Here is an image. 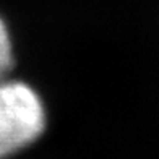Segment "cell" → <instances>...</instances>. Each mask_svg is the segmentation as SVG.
Wrapping results in <instances>:
<instances>
[{"instance_id":"1","label":"cell","mask_w":159,"mask_h":159,"mask_svg":"<svg viewBox=\"0 0 159 159\" xmlns=\"http://www.w3.org/2000/svg\"><path fill=\"white\" fill-rule=\"evenodd\" d=\"M46 128V111L36 91L21 81H0V159L33 144Z\"/></svg>"},{"instance_id":"2","label":"cell","mask_w":159,"mask_h":159,"mask_svg":"<svg viewBox=\"0 0 159 159\" xmlns=\"http://www.w3.org/2000/svg\"><path fill=\"white\" fill-rule=\"evenodd\" d=\"M13 65V54H11V41L7 26L0 20V81H3L5 76L8 75Z\"/></svg>"}]
</instances>
